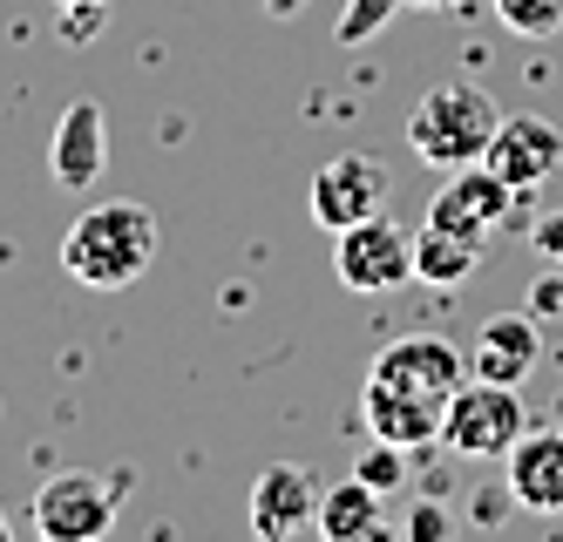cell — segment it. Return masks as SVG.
I'll return each mask as SVG.
<instances>
[{"instance_id": "484cf974", "label": "cell", "mask_w": 563, "mask_h": 542, "mask_svg": "<svg viewBox=\"0 0 563 542\" xmlns=\"http://www.w3.org/2000/svg\"><path fill=\"white\" fill-rule=\"evenodd\" d=\"M0 542H14V516L8 509H0Z\"/></svg>"}, {"instance_id": "7a4b0ae2", "label": "cell", "mask_w": 563, "mask_h": 542, "mask_svg": "<svg viewBox=\"0 0 563 542\" xmlns=\"http://www.w3.org/2000/svg\"><path fill=\"white\" fill-rule=\"evenodd\" d=\"M150 265H156V211L136 197L89 203L62 237V272L75 285H96V291H123Z\"/></svg>"}, {"instance_id": "7c38bea8", "label": "cell", "mask_w": 563, "mask_h": 542, "mask_svg": "<svg viewBox=\"0 0 563 542\" xmlns=\"http://www.w3.org/2000/svg\"><path fill=\"white\" fill-rule=\"evenodd\" d=\"M509 462V495L530 516H563V428H522Z\"/></svg>"}, {"instance_id": "6da1fadb", "label": "cell", "mask_w": 563, "mask_h": 542, "mask_svg": "<svg viewBox=\"0 0 563 542\" xmlns=\"http://www.w3.org/2000/svg\"><path fill=\"white\" fill-rule=\"evenodd\" d=\"M468 380L462 353L441 340V332H415V340H394L374 366H367V394H360V413L380 441L400 447H428L441 441V421H449V400Z\"/></svg>"}, {"instance_id": "e0dca14e", "label": "cell", "mask_w": 563, "mask_h": 542, "mask_svg": "<svg viewBox=\"0 0 563 542\" xmlns=\"http://www.w3.org/2000/svg\"><path fill=\"white\" fill-rule=\"evenodd\" d=\"M353 475L367 482V488H380V495L408 488V447H400V441H380V434H374V447L360 454V468H353Z\"/></svg>"}, {"instance_id": "d4e9b609", "label": "cell", "mask_w": 563, "mask_h": 542, "mask_svg": "<svg viewBox=\"0 0 563 542\" xmlns=\"http://www.w3.org/2000/svg\"><path fill=\"white\" fill-rule=\"evenodd\" d=\"M408 8H428V14H449V8H462V0H408Z\"/></svg>"}, {"instance_id": "277c9868", "label": "cell", "mask_w": 563, "mask_h": 542, "mask_svg": "<svg viewBox=\"0 0 563 542\" xmlns=\"http://www.w3.org/2000/svg\"><path fill=\"white\" fill-rule=\"evenodd\" d=\"M522 428H530V421H522L516 387H503V380H475V373H468V380L455 387V400H449V421H441V447L468 454V462H496V454L516 447Z\"/></svg>"}, {"instance_id": "4316f807", "label": "cell", "mask_w": 563, "mask_h": 542, "mask_svg": "<svg viewBox=\"0 0 563 542\" xmlns=\"http://www.w3.org/2000/svg\"><path fill=\"white\" fill-rule=\"evenodd\" d=\"M55 8H109V0H55Z\"/></svg>"}, {"instance_id": "ba28073f", "label": "cell", "mask_w": 563, "mask_h": 542, "mask_svg": "<svg viewBox=\"0 0 563 542\" xmlns=\"http://www.w3.org/2000/svg\"><path fill=\"white\" fill-rule=\"evenodd\" d=\"M380 203H387V163H374V156L346 150V156L312 170V218L327 231H346L360 218H374Z\"/></svg>"}, {"instance_id": "8992f818", "label": "cell", "mask_w": 563, "mask_h": 542, "mask_svg": "<svg viewBox=\"0 0 563 542\" xmlns=\"http://www.w3.org/2000/svg\"><path fill=\"white\" fill-rule=\"evenodd\" d=\"M346 291H394L415 278V231L394 224V218H360L340 231V258H333Z\"/></svg>"}, {"instance_id": "5bb4252c", "label": "cell", "mask_w": 563, "mask_h": 542, "mask_svg": "<svg viewBox=\"0 0 563 542\" xmlns=\"http://www.w3.org/2000/svg\"><path fill=\"white\" fill-rule=\"evenodd\" d=\"M327 542H353V535H380V488H367V482H340V488H327L319 495V522H312Z\"/></svg>"}, {"instance_id": "3957f363", "label": "cell", "mask_w": 563, "mask_h": 542, "mask_svg": "<svg viewBox=\"0 0 563 542\" xmlns=\"http://www.w3.org/2000/svg\"><path fill=\"white\" fill-rule=\"evenodd\" d=\"M503 130V109L489 89H475V81H441V89H428L408 115V150L421 163H434V170H462V163H482L489 156Z\"/></svg>"}, {"instance_id": "cb8c5ba5", "label": "cell", "mask_w": 563, "mask_h": 542, "mask_svg": "<svg viewBox=\"0 0 563 542\" xmlns=\"http://www.w3.org/2000/svg\"><path fill=\"white\" fill-rule=\"evenodd\" d=\"M265 14H272V21H299L306 0H265Z\"/></svg>"}, {"instance_id": "ac0fdd59", "label": "cell", "mask_w": 563, "mask_h": 542, "mask_svg": "<svg viewBox=\"0 0 563 542\" xmlns=\"http://www.w3.org/2000/svg\"><path fill=\"white\" fill-rule=\"evenodd\" d=\"M496 21L530 41H550L563 27V0H496Z\"/></svg>"}, {"instance_id": "2e32d148", "label": "cell", "mask_w": 563, "mask_h": 542, "mask_svg": "<svg viewBox=\"0 0 563 542\" xmlns=\"http://www.w3.org/2000/svg\"><path fill=\"white\" fill-rule=\"evenodd\" d=\"M400 8H408V0H346L340 21H333V41H340V48H367Z\"/></svg>"}, {"instance_id": "44dd1931", "label": "cell", "mask_w": 563, "mask_h": 542, "mask_svg": "<svg viewBox=\"0 0 563 542\" xmlns=\"http://www.w3.org/2000/svg\"><path fill=\"white\" fill-rule=\"evenodd\" d=\"M441 535H449V516H441L434 502H415L408 509V542H441Z\"/></svg>"}, {"instance_id": "9a60e30c", "label": "cell", "mask_w": 563, "mask_h": 542, "mask_svg": "<svg viewBox=\"0 0 563 542\" xmlns=\"http://www.w3.org/2000/svg\"><path fill=\"white\" fill-rule=\"evenodd\" d=\"M475 265H482V244H468V237H455V231H434V224L415 231V278L455 291V285L475 278Z\"/></svg>"}, {"instance_id": "8fae6325", "label": "cell", "mask_w": 563, "mask_h": 542, "mask_svg": "<svg viewBox=\"0 0 563 542\" xmlns=\"http://www.w3.org/2000/svg\"><path fill=\"white\" fill-rule=\"evenodd\" d=\"M543 360V319L537 312H496L475 325V353H468V373L475 380H503V387H522Z\"/></svg>"}, {"instance_id": "603a6c76", "label": "cell", "mask_w": 563, "mask_h": 542, "mask_svg": "<svg viewBox=\"0 0 563 542\" xmlns=\"http://www.w3.org/2000/svg\"><path fill=\"white\" fill-rule=\"evenodd\" d=\"M537 252H543L550 265H563V211H556L550 224H537Z\"/></svg>"}, {"instance_id": "4fadbf2b", "label": "cell", "mask_w": 563, "mask_h": 542, "mask_svg": "<svg viewBox=\"0 0 563 542\" xmlns=\"http://www.w3.org/2000/svg\"><path fill=\"white\" fill-rule=\"evenodd\" d=\"M48 163H55V184H62V190H89V184L102 177V163H109V115H102V102L82 96V102L62 109Z\"/></svg>"}, {"instance_id": "ffe728a7", "label": "cell", "mask_w": 563, "mask_h": 542, "mask_svg": "<svg viewBox=\"0 0 563 542\" xmlns=\"http://www.w3.org/2000/svg\"><path fill=\"white\" fill-rule=\"evenodd\" d=\"M509 509H516V495H509V482H503V488H482L475 502H468V516H475L482 529H496V522H503Z\"/></svg>"}, {"instance_id": "d6986e66", "label": "cell", "mask_w": 563, "mask_h": 542, "mask_svg": "<svg viewBox=\"0 0 563 542\" xmlns=\"http://www.w3.org/2000/svg\"><path fill=\"white\" fill-rule=\"evenodd\" d=\"M530 312H537V319H563V272H537V285H530Z\"/></svg>"}, {"instance_id": "7402d4cb", "label": "cell", "mask_w": 563, "mask_h": 542, "mask_svg": "<svg viewBox=\"0 0 563 542\" xmlns=\"http://www.w3.org/2000/svg\"><path fill=\"white\" fill-rule=\"evenodd\" d=\"M102 21H109V8H62V34H68V41L102 34Z\"/></svg>"}, {"instance_id": "30bf717a", "label": "cell", "mask_w": 563, "mask_h": 542, "mask_svg": "<svg viewBox=\"0 0 563 542\" xmlns=\"http://www.w3.org/2000/svg\"><path fill=\"white\" fill-rule=\"evenodd\" d=\"M319 475L312 468H299V462H272L258 482H252V535H265V542H286V535H299V529H312L319 522Z\"/></svg>"}, {"instance_id": "9c48e42d", "label": "cell", "mask_w": 563, "mask_h": 542, "mask_svg": "<svg viewBox=\"0 0 563 542\" xmlns=\"http://www.w3.org/2000/svg\"><path fill=\"white\" fill-rule=\"evenodd\" d=\"M482 163H489L509 190L530 197L537 184L556 177V163H563V130H556V122H543V115H503V130H496V143H489V156H482Z\"/></svg>"}, {"instance_id": "5b68a950", "label": "cell", "mask_w": 563, "mask_h": 542, "mask_svg": "<svg viewBox=\"0 0 563 542\" xmlns=\"http://www.w3.org/2000/svg\"><path fill=\"white\" fill-rule=\"evenodd\" d=\"M115 509H123V475H55L34 495V535L96 542L115 529Z\"/></svg>"}, {"instance_id": "52a82bcc", "label": "cell", "mask_w": 563, "mask_h": 542, "mask_svg": "<svg viewBox=\"0 0 563 542\" xmlns=\"http://www.w3.org/2000/svg\"><path fill=\"white\" fill-rule=\"evenodd\" d=\"M516 197H522V190H509L489 163H462V170H449V184L434 190L428 224H434V231H455V237H468V244H482L496 224H509Z\"/></svg>"}]
</instances>
